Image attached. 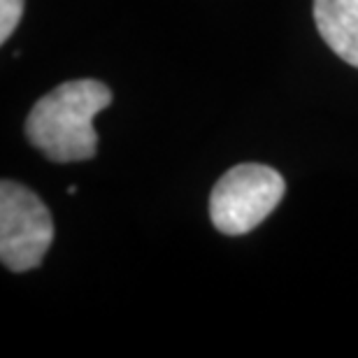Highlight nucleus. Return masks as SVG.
<instances>
[{
	"instance_id": "f03ea898",
	"label": "nucleus",
	"mask_w": 358,
	"mask_h": 358,
	"mask_svg": "<svg viewBox=\"0 0 358 358\" xmlns=\"http://www.w3.org/2000/svg\"><path fill=\"white\" fill-rule=\"evenodd\" d=\"M286 182L275 168L240 163L214 184L210 217L219 233L245 235L263 224L284 198Z\"/></svg>"
},
{
	"instance_id": "f257e3e1",
	"label": "nucleus",
	"mask_w": 358,
	"mask_h": 358,
	"mask_svg": "<svg viewBox=\"0 0 358 358\" xmlns=\"http://www.w3.org/2000/svg\"><path fill=\"white\" fill-rule=\"evenodd\" d=\"M110 103L112 91L103 82H66L33 105L26 119V138L54 163L89 161L98 152L93 117Z\"/></svg>"
},
{
	"instance_id": "7ed1b4c3",
	"label": "nucleus",
	"mask_w": 358,
	"mask_h": 358,
	"mask_svg": "<svg viewBox=\"0 0 358 358\" xmlns=\"http://www.w3.org/2000/svg\"><path fill=\"white\" fill-rule=\"evenodd\" d=\"M54 240L47 205L28 186L5 179L0 184V261L12 272L38 268Z\"/></svg>"
},
{
	"instance_id": "39448f33",
	"label": "nucleus",
	"mask_w": 358,
	"mask_h": 358,
	"mask_svg": "<svg viewBox=\"0 0 358 358\" xmlns=\"http://www.w3.org/2000/svg\"><path fill=\"white\" fill-rule=\"evenodd\" d=\"M24 17V0H0V42L12 38L19 21Z\"/></svg>"
},
{
	"instance_id": "20e7f679",
	"label": "nucleus",
	"mask_w": 358,
	"mask_h": 358,
	"mask_svg": "<svg viewBox=\"0 0 358 358\" xmlns=\"http://www.w3.org/2000/svg\"><path fill=\"white\" fill-rule=\"evenodd\" d=\"M314 24L326 45L358 68V0H314Z\"/></svg>"
}]
</instances>
